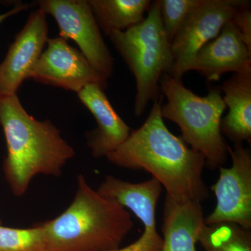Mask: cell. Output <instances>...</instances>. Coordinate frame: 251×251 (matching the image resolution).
Here are the masks:
<instances>
[{
  "label": "cell",
  "instance_id": "obj_21",
  "mask_svg": "<svg viewBox=\"0 0 251 251\" xmlns=\"http://www.w3.org/2000/svg\"><path fill=\"white\" fill-rule=\"evenodd\" d=\"M31 5L29 4H21V3L19 4H18L14 8L7 11V12L0 14V24L5 21L6 18L11 17V16H14V15L19 14L21 11L27 9Z\"/></svg>",
  "mask_w": 251,
  "mask_h": 251
},
{
  "label": "cell",
  "instance_id": "obj_22",
  "mask_svg": "<svg viewBox=\"0 0 251 251\" xmlns=\"http://www.w3.org/2000/svg\"><path fill=\"white\" fill-rule=\"evenodd\" d=\"M1 221H0V225H1Z\"/></svg>",
  "mask_w": 251,
  "mask_h": 251
},
{
  "label": "cell",
  "instance_id": "obj_17",
  "mask_svg": "<svg viewBox=\"0 0 251 251\" xmlns=\"http://www.w3.org/2000/svg\"><path fill=\"white\" fill-rule=\"evenodd\" d=\"M198 242L205 251H251L250 229L234 223L204 224Z\"/></svg>",
  "mask_w": 251,
  "mask_h": 251
},
{
  "label": "cell",
  "instance_id": "obj_19",
  "mask_svg": "<svg viewBox=\"0 0 251 251\" xmlns=\"http://www.w3.org/2000/svg\"><path fill=\"white\" fill-rule=\"evenodd\" d=\"M202 0H158L162 25L171 43L188 14Z\"/></svg>",
  "mask_w": 251,
  "mask_h": 251
},
{
  "label": "cell",
  "instance_id": "obj_18",
  "mask_svg": "<svg viewBox=\"0 0 251 251\" xmlns=\"http://www.w3.org/2000/svg\"><path fill=\"white\" fill-rule=\"evenodd\" d=\"M0 251H49L45 230L41 224L28 228L0 225Z\"/></svg>",
  "mask_w": 251,
  "mask_h": 251
},
{
  "label": "cell",
  "instance_id": "obj_10",
  "mask_svg": "<svg viewBox=\"0 0 251 251\" xmlns=\"http://www.w3.org/2000/svg\"><path fill=\"white\" fill-rule=\"evenodd\" d=\"M251 67V51L229 21L215 39L203 46L171 76L181 79L186 72L196 71L208 82H215L226 73L235 74Z\"/></svg>",
  "mask_w": 251,
  "mask_h": 251
},
{
  "label": "cell",
  "instance_id": "obj_1",
  "mask_svg": "<svg viewBox=\"0 0 251 251\" xmlns=\"http://www.w3.org/2000/svg\"><path fill=\"white\" fill-rule=\"evenodd\" d=\"M161 98L153 101L143 125L106 158L120 168L150 173L175 202H202L209 193L203 179L205 158L168 129Z\"/></svg>",
  "mask_w": 251,
  "mask_h": 251
},
{
  "label": "cell",
  "instance_id": "obj_7",
  "mask_svg": "<svg viewBox=\"0 0 251 251\" xmlns=\"http://www.w3.org/2000/svg\"><path fill=\"white\" fill-rule=\"evenodd\" d=\"M232 159L229 168L219 167V176L211 190L215 195L216 205L205 218V224L234 223L251 228V153L242 143L227 146Z\"/></svg>",
  "mask_w": 251,
  "mask_h": 251
},
{
  "label": "cell",
  "instance_id": "obj_5",
  "mask_svg": "<svg viewBox=\"0 0 251 251\" xmlns=\"http://www.w3.org/2000/svg\"><path fill=\"white\" fill-rule=\"evenodd\" d=\"M135 77L134 112L140 117L151 101L161 97L160 80L175 64L171 43L167 37L158 1L151 2L143 22L108 36Z\"/></svg>",
  "mask_w": 251,
  "mask_h": 251
},
{
  "label": "cell",
  "instance_id": "obj_16",
  "mask_svg": "<svg viewBox=\"0 0 251 251\" xmlns=\"http://www.w3.org/2000/svg\"><path fill=\"white\" fill-rule=\"evenodd\" d=\"M99 27L105 35L140 24L150 9V0H88Z\"/></svg>",
  "mask_w": 251,
  "mask_h": 251
},
{
  "label": "cell",
  "instance_id": "obj_11",
  "mask_svg": "<svg viewBox=\"0 0 251 251\" xmlns=\"http://www.w3.org/2000/svg\"><path fill=\"white\" fill-rule=\"evenodd\" d=\"M46 16L39 8L32 11L10 45L0 64V97L17 94L23 81L28 79L49 39Z\"/></svg>",
  "mask_w": 251,
  "mask_h": 251
},
{
  "label": "cell",
  "instance_id": "obj_13",
  "mask_svg": "<svg viewBox=\"0 0 251 251\" xmlns=\"http://www.w3.org/2000/svg\"><path fill=\"white\" fill-rule=\"evenodd\" d=\"M77 96L97 122V127L86 135L92 156L106 157L125 143L132 129L115 111L100 86H85Z\"/></svg>",
  "mask_w": 251,
  "mask_h": 251
},
{
  "label": "cell",
  "instance_id": "obj_15",
  "mask_svg": "<svg viewBox=\"0 0 251 251\" xmlns=\"http://www.w3.org/2000/svg\"><path fill=\"white\" fill-rule=\"evenodd\" d=\"M227 115L221 120V133L234 143H251V67L235 73L221 86Z\"/></svg>",
  "mask_w": 251,
  "mask_h": 251
},
{
  "label": "cell",
  "instance_id": "obj_14",
  "mask_svg": "<svg viewBox=\"0 0 251 251\" xmlns=\"http://www.w3.org/2000/svg\"><path fill=\"white\" fill-rule=\"evenodd\" d=\"M204 224L201 202H175L166 196L161 251H198L196 244Z\"/></svg>",
  "mask_w": 251,
  "mask_h": 251
},
{
  "label": "cell",
  "instance_id": "obj_20",
  "mask_svg": "<svg viewBox=\"0 0 251 251\" xmlns=\"http://www.w3.org/2000/svg\"><path fill=\"white\" fill-rule=\"evenodd\" d=\"M249 4L239 6L232 16L233 23L240 33L244 42L251 51V11Z\"/></svg>",
  "mask_w": 251,
  "mask_h": 251
},
{
  "label": "cell",
  "instance_id": "obj_8",
  "mask_svg": "<svg viewBox=\"0 0 251 251\" xmlns=\"http://www.w3.org/2000/svg\"><path fill=\"white\" fill-rule=\"evenodd\" d=\"M46 44V49L31 69L28 79L77 93L91 84L104 90L108 87V79L65 39L60 36L49 39Z\"/></svg>",
  "mask_w": 251,
  "mask_h": 251
},
{
  "label": "cell",
  "instance_id": "obj_4",
  "mask_svg": "<svg viewBox=\"0 0 251 251\" xmlns=\"http://www.w3.org/2000/svg\"><path fill=\"white\" fill-rule=\"evenodd\" d=\"M160 88L167 99L161 106L163 118L177 125L181 138L204 157L206 166L211 169L224 166L229 155L221 129L226 109L221 90L213 87L206 97H201L186 88L181 79L168 74L162 75Z\"/></svg>",
  "mask_w": 251,
  "mask_h": 251
},
{
  "label": "cell",
  "instance_id": "obj_12",
  "mask_svg": "<svg viewBox=\"0 0 251 251\" xmlns=\"http://www.w3.org/2000/svg\"><path fill=\"white\" fill-rule=\"evenodd\" d=\"M163 191L161 184L151 178L140 183L121 181L112 191V198L133 213L143 225L139 239L130 245L111 251H161L163 237L156 228V206Z\"/></svg>",
  "mask_w": 251,
  "mask_h": 251
},
{
  "label": "cell",
  "instance_id": "obj_3",
  "mask_svg": "<svg viewBox=\"0 0 251 251\" xmlns=\"http://www.w3.org/2000/svg\"><path fill=\"white\" fill-rule=\"evenodd\" d=\"M49 251H111L120 248L134 227L129 211L77 177V191L67 209L41 223Z\"/></svg>",
  "mask_w": 251,
  "mask_h": 251
},
{
  "label": "cell",
  "instance_id": "obj_6",
  "mask_svg": "<svg viewBox=\"0 0 251 251\" xmlns=\"http://www.w3.org/2000/svg\"><path fill=\"white\" fill-rule=\"evenodd\" d=\"M36 4L55 20L60 37L75 41L91 65L108 80L113 58L88 0H41Z\"/></svg>",
  "mask_w": 251,
  "mask_h": 251
},
{
  "label": "cell",
  "instance_id": "obj_2",
  "mask_svg": "<svg viewBox=\"0 0 251 251\" xmlns=\"http://www.w3.org/2000/svg\"><path fill=\"white\" fill-rule=\"evenodd\" d=\"M0 126L6 144L4 177L16 197L25 194L37 175L59 177L75 156L58 128L50 120L39 121L28 114L17 94L0 97Z\"/></svg>",
  "mask_w": 251,
  "mask_h": 251
},
{
  "label": "cell",
  "instance_id": "obj_9",
  "mask_svg": "<svg viewBox=\"0 0 251 251\" xmlns=\"http://www.w3.org/2000/svg\"><path fill=\"white\" fill-rule=\"evenodd\" d=\"M250 3L242 0H202L188 14L171 42L175 64L172 75L203 46L215 39L236 10Z\"/></svg>",
  "mask_w": 251,
  "mask_h": 251
}]
</instances>
